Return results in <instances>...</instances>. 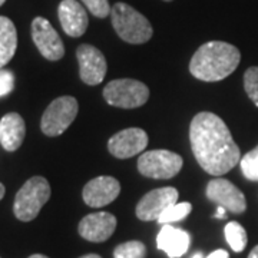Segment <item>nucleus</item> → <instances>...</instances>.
Wrapping results in <instances>:
<instances>
[{
    "label": "nucleus",
    "instance_id": "30",
    "mask_svg": "<svg viewBox=\"0 0 258 258\" xmlns=\"http://www.w3.org/2000/svg\"><path fill=\"white\" fill-rule=\"evenodd\" d=\"M5 191H6V189H5V185L0 184V200L5 197Z\"/></svg>",
    "mask_w": 258,
    "mask_h": 258
},
{
    "label": "nucleus",
    "instance_id": "16",
    "mask_svg": "<svg viewBox=\"0 0 258 258\" xmlns=\"http://www.w3.org/2000/svg\"><path fill=\"white\" fill-rule=\"evenodd\" d=\"M191 237L186 231L165 224L157 237L158 248L166 252L169 258H179L189 248Z\"/></svg>",
    "mask_w": 258,
    "mask_h": 258
},
{
    "label": "nucleus",
    "instance_id": "28",
    "mask_svg": "<svg viewBox=\"0 0 258 258\" xmlns=\"http://www.w3.org/2000/svg\"><path fill=\"white\" fill-rule=\"evenodd\" d=\"M248 258H258V245L251 249V252H249Z\"/></svg>",
    "mask_w": 258,
    "mask_h": 258
},
{
    "label": "nucleus",
    "instance_id": "14",
    "mask_svg": "<svg viewBox=\"0 0 258 258\" xmlns=\"http://www.w3.org/2000/svg\"><path fill=\"white\" fill-rule=\"evenodd\" d=\"M116 224V217L111 212H93L79 222V234L91 242H103L111 238Z\"/></svg>",
    "mask_w": 258,
    "mask_h": 258
},
{
    "label": "nucleus",
    "instance_id": "15",
    "mask_svg": "<svg viewBox=\"0 0 258 258\" xmlns=\"http://www.w3.org/2000/svg\"><path fill=\"white\" fill-rule=\"evenodd\" d=\"M59 20L66 35L81 37L86 32L89 19L82 5L76 0H62L57 9Z\"/></svg>",
    "mask_w": 258,
    "mask_h": 258
},
{
    "label": "nucleus",
    "instance_id": "27",
    "mask_svg": "<svg viewBox=\"0 0 258 258\" xmlns=\"http://www.w3.org/2000/svg\"><path fill=\"white\" fill-rule=\"evenodd\" d=\"M225 211H227V210H225L224 207H220V205H218V210H217L214 217H215V218H221L222 220V218H225Z\"/></svg>",
    "mask_w": 258,
    "mask_h": 258
},
{
    "label": "nucleus",
    "instance_id": "25",
    "mask_svg": "<svg viewBox=\"0 0 258 258\" xmlns=\"http://www.w3.org/2000/svg\"><path fill=\"white\" fill-rule=\"evenodd\" d=\"M15 88V75L10 71L0 69V98L9 95Z\"/></svg>",
    "mask_w": 258,
    "mask_h": 258
},
{
    "label": "nucleus",
    "instance_id": "33",
    "mask_svg": "<svg viewBox=\"0 0 258 258\" xmlns=\"http://www.w3.org/2000/svg\"><path fill=\"white\" fill-rule=\"evenodd\" d=\"M5 2H6V0H0V6H2V5H3Z\"/></svg>",
    "mask_w": 258,
    "mask_h": 258
},
{
    "label": "nucleus",
    "instance_id": "2",
    "mask_svg": "<svg viewBox=\"0 0 258 258\" xmlns=\"http://www.w3.org/2000/svg\"><path fill=\"white\" fill-rule=\"evenodd\" d=\"M238 47L221 40H211L197 49L189 62V72L204 82H218L230 76L240 64Z\"/></svg>",
    "mask_w": 258,
    "mask_h": 258
},
{
    "label": "nucleus",
    "instance_id": "29",
    "mask_svg": "<svg viewBox=\"0 0 258 258\" xmlns=\"http://www.w3.org/2000/svg\"><path fill=\"white\" fill-rule=\"evenodd\" d=\"M81 258H102L101 255H98V254H86V255H82Z\"/></svg>",
    "mask_w": 258,
    "mask_h": 258
},
{
    "label": "nucleus",
    "instance_id": "26",
    "mask_svg": "<svg viewBox=\"0 0 258 258\" xmlns=\"http://www.w3.org/2000/svg\"><path fill=\"white\" fill-rule=\"evenodd\" d=\"M205 258H230V254L225 249H215V251H212L208 257Z\"/></svg>",
    "mask_w": 258,
    "mask_h": 258
},
{
    "label": "nucleus",
    "instance_id": "11",
    "mask_svg": "<svg viewBox=\"0 0 258 258\" xmlns=\"http://www.w3.org/2000/svg\"><path fill=\"white\" fill-rule=\"evenodd\" d=\"M207 197L212 203L218 204L220 207H224L227 211L234 214H241L247 210L245 195L232 182L224 178H215L208 182Z\"/></svg>",
    "mask_w": 258,
    "mask_h": 258
},
{
    "label": "nucleus",
    "instance_id": "4",
    "mask_svg": "<svg viewBox=\"0 0 258 258\" xmlns=\"http://www.w3.org/2000/svg\"><path fill=\"white\" fill-rule=\"evenodd\" d=\"M50 198V185L43 176H32L23 184L15 197L13 212L23 222L35 220L42 207Z\"/></svg>",
    "mask_w": 258,
    "mask_h": 258
},
{
    "label": "nucleus",
    "instance_id": "3",
    "mask_svg": "<svg viewBox=\"0 0 258 258\" xmlns=\"http://www.w3.org/2000/svg\"><path fill=\"white\" fill-rule=\"evenodd\" d=\"M112 25L118 36L132 45H142L154 35V29L142 13L126 3H116L111 10Z\"/></svg>",
    "mask_w": 258,
    "mask_h": 258
},
{
    "label": "nucleus",
    "instance_id": "1",
    "mask_svg": "<svg viewBox=\"0 0 258 258\" xmlns=\"http://www.w3.org/2000/svg\"><path fill=\"white\" fill-rule=\"evenodd\" d=\"M189 142L194 157L210 175H224L241 161L240 148L227 123L212 112H200L194 116Z\"/></svg>",
    "mask_w": 258,
    "mask_h": 258
},
{
    "label": "nucleus",
    "instance_id": "10",
    "mask_svg": "<svg viewBox=\"0 0 258 258\" xmlns=\"http://www.w3.org/2000/svg\"><path fill=\"white\" fill-rule=\"evenodd\" d=\"M79 63V76L86 85H99L106 75V59L98 47L92 45H81L76 50Z\"/></svg>",
    "mask_w": 258,
    "mask_h": 258
},
{
    "label": "nucleus",
    "instance_id": "23",
    "mask_svg": "<svg viewBox=\"0 0 258 258\" xmlns=\"http://www.w3.org/2000/svg\"><path fill=\"white\" fill-rule=\"evenodd\" d=\"M244 88L248 98L258 106V66H251L244 74Z\"/></svg>",
    "mask_w": 258,
    "mask_h": 258
},
{
    "label": "nucleus",
    "instance_id": "19",
    "mask_svg": "<svg viewBox=\"0 0 258 258\" xmlns=\"http://www.w3.org/2000/svg\"><path fill=\"white\" fill-rule=\"evenodd\" d=\"M225 240L228 242V245L231 247L232 251L235 252H241L244 251V248L247 247L248 242V237H247V231L241 225L240 222L231 221L225 225Z\"/></svg>",
    "mask_w": 258,
    "mask_h": 258
},
{
    "label": "nucleus",
    "instance_id": "18",
    "mask_svg": "<svg viewBox=\"0 0 258 258\" xmlns=\"http://www.w3.org/2000/svg\"><path fill=\"white\" fill-rule=\"evenodd\" d=\"M18 49V30L13 22L0 16V69L12 60Z\"/></svg>",
    "mask_w": 258,
    "mask_h": 258
},
{
    "label": "nucleus",
    "instance_id": "13",
    "mask_svg": "<svg viewBox=\"0 0 258 258\" xmlns=\"http://www.w3.org/2000/svg\"><path fill=\"white\" fill-rule=\"evenodd\" d=\"M120 192L119 181L113 176H98L89 181L83 188V201L92 208L109 205Z\"/></svg>",
    "mask_w": 258,
    "mask_h": 258
},
{
    "label": "nucleus",
    "instance_id": "20",
    "mask_svg": "<svg viewBox=\"0 0 258 258\" xmlns=\"http://www.w3.org/2000/svg\"><path fill=\"white\" fill-rule=\"evenodd\" d=\"M191 211H192V205L189 203H176L174 205H171V207H168L157 221L161 225L182 221L184 218H186L189 215Z\"/></svg>",
    "mask_w": 258,
    "mask_h": 258
},
{
    "label": "nucleus",
    "instance_id": "22",
    "mask_svg": "<svg viewBox=\"0 0 258 258\" xmlns=\"http://www.w3.org/2000/svg\"><path fill=\"white\" fill-rule=\"evenodd\" d=\"M241 171L249 181H258V147L247 152L240 161Z\"/></svg>",
    "mask_w": 258,
    "mask_h": 258
},
{
    "label": "nucleus",
    "instance_id": "34",
    "mask_svg": "<svg viewBox=\"0 0 258 258\" xmlns=\"http://www.w3.org/2000/svg\"><path fill=\"white\" fill-rule=\"evenodd\" d=\"M165 2H172V0H165Z\"/></svg>",
    "mask_w": 258,
    "mask_h": 258
},
{
    "label": "nucleus",
    "instance_id": "32",
    "mask_svg": "<svg viewBox=\"0 0 258 258\" xmlns=\"http://www.w3.org/2000/svg\"><path fill=\"white\" fill-rule=\"evenodd\" d=\"M191 258H205V257H204L203 252H195Z\"/></svg>",
    "mask_w": 258,
    "mask_h": 258
},
{
    "label": "nucleus",
    "instance_id": "12",
    "mask_svg": "<svg viewBox=\"0 0 258 258\" xmlns=\"http://www.w3.org/2000/svg\"><path fill=\"white\" fill-rule=\"evenodd\" d=\"M148 145V134L141 128H128L116 132L108 142V151L115 158L128 159L135 157Z\"/></svg>",
    "mask_w": 258,
    "mask_h": 258
},
{
    "label": "nucleus",
    "instance_id": "21",
    "mask_svg": "<svg viewBox=\"0 0 258 258\" xmlns=\"http://www.w3.org/2000/svg\"><path fill=\"white\" fill-rule=\"evenodd\" d=\"M147 247L141 241H126L113 251V258H145Z\"/></svg>",
    "mask_w": 258,
    "mask_h": 258
},
{
    "label": "nucleus",
    "instance_id": "17",
    "mask_svg": "<svg viewBox=\"0 0 258 258\" xmlns=\"http://www.w3.org/2000/svg\"><path fill=\"white\" fill-rule=\"evenodd\" d=\"M26 135V125L23 118L16 113H6L0 119V144L6 151L13 152L20 148Z\"/></svg>",
    "mask_w": 258,
    "mask_h": 258
},
{
    "label": "nucleus",
    "instance_id": "5",
    "mask_svg": "<svg viewBox=\"0 0 258 258\" xmlns=\"http://www.w3.org/2000/svg\"><path fill=\"white\" fill-rule=\"evenodd\" d=\"M103 98L112 106L134 109L147 103L149 89L145 83L135 79H116L103 88Z\"/></svg>",
    "mask_w": 258,
    "mask_h": 258
},
{
    "label": "nucleus",
    "instance_id": "7",
    "mask_svg": "<svg viewBox=\"0 0 258 258\" xmlns=\"http://www.w3.org/2000/svg\"><path fill=\"white\" fill-rule=\"evenodd\" d=\"M79 111L78 101L74 96L56 98L43 112L40 120L42 132L47 137H59L72 125Z\"/></svg>",
    "mask_w": 258,
    "mask_h": 258
},
{
    "label": "nucleus",
    "instance_id": "6",
    "mask_svg": "<svg viewBox=\"0 0 258 258\" xmlns=\"http://www.w3.org/2000/svg\"><path fill=\"white\" fill-rule=\"evenodd\" d=\"M182 158L172 151L154 149L144 152L138 159V171L147 178L169 179L181 171Z\"/></svg>",
    "mask_w": 258,
    "mask_h": 258
},
{
    "label": "nucleus",
    "instance_id": "9",
    "mask_svg": "<svg viewBox=\"0 0 258 258\" xmlns=\"http://www.w3.org/2000/svg\"><path fill=\"white\" fill-rule=\"evenodd\" d=\"M179 194L174 186L157 188L145 194L137 205V217L141 221H155L168 207L178 201Z\"/></svg>",
    "mask_w": 258,
    "mask_h": 258
},
{
    "label": "nucleus",
    "instance_id": "8",
    "mask_svg": "<svg viewBox=\"0 0 258 258\" xmlns=\"http://www.w3.org/2000/svg\"><path fill=\"white\" fill-rule=\"evenodd\" d=\"M32 39L43 57L47 60H59L64 55V46L50 22L45 18L33 19L32 22Z\"/></svg>",
    "mask_w": 258,
    "mask_h": 258
},
{
    "label": "nucleus",
    "instance_id": "24",
    "mask_svg": "<svg viewBox=\"0 0 258 258\" xmlns=\"http://www.w3.org/2000/svg\"><path fill=\"white\" fill-rule=\"evenodd\" d=\"M82 2L83 5L86 6V9L96 18L103 19L111 15L112 8L109 6L108 0H82Z\"/></svg>",
    "mask_w": 258,
    "mask_h": 258
},
{
    "label": "nucleus",
    "instance_id": "31",
    "mask_svg": "<svg viewBox=\"0 0 258 258\" xmlns=\"http://www.w3.org/2000/svg\"><path fill=\"white\" fill-rule=\"evenodd\" d=\"M29 258H49V257L43 255V254H33V255H30Z\"/></svg>",
    "mask_w": 258,
    "mask_h": 258
}]
</instances>
